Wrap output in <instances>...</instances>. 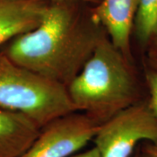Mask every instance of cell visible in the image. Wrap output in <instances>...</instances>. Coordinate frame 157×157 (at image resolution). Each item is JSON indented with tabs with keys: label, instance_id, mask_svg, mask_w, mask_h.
I'll return each instance as SVG.
<instances>
[{
	"label": "cell",
	"instance_id": "cell-1",
	"mask_svg": "<svg viewBox=\"0 0 157 157\" xmlns=\"http://www.w3.org/2000/svg\"><path fill=\"white\" fill-rule=\"evenodd\" d=\"M106 35L91 6L49 2L39 25L11 40L2 51L18 66L67 87Z\"/></svg>",
	"mask_w": 157,
	"mask_h": 157
},
{
	"label": "cell",
	"instance_id": "cell-2",
	"mask_svg": "<svg viewBox=\"0 0 157 157\" xmlns=\"http://www.w3.org/2000/svg\"><path fill=\"white\" fill-rule=\"evenodd\" d=\"M67 90L76 111L99 125L138 101V85L130 60L107 34Z\"/></svg>",
	"mask_w": 157,
	"mask_h": 157
},
{
	"label": "cell",
	"instance_id": "cell-3",
	"mask_svg": "<svg viewBox=\"0 0 157 157\" xmlns=\"http://www.w3.org/2000/svg\"><path fill=\"white\" fill-rule=\"evenodd\" d=\"M0 107L21 113L40 128L76 112L67 87L17 65L0 50Z\"/></svg>",
	"mask_w": 157,
	"mask_h": 157
},
{
	"label": "cell",
	"instance_id": "cell-4",
	"mask_svg": "<svg viewBox=\"0 0 157 157\" xmlns=\"http://www.w3.org/2000/svg\"><path fill=\"white\" fill-rule=\"evenodd\" d=\"M101 157H132L143 142L157 145V119L147 101H137L99 125L93 140Z\"/></svg>",
	"mask_w": 157,
	"mask_h": 157
},
{
	"label": "cell",
	"instance_id": "cell-5",
	"mask_svg": "<svg viewBox=\"0 0 157 157\" xmlns=\"http://www.w3.org/2000/svg\"><path fill=\"white\" fill-rule=\"evenodd\" d=\"M99 124L81 112L56 118L39 134L20 157H71L82 151L95 136Z\"/></svg>",
	"mask_w": 157,
	"mask_h": 157
},
{
	"label": "cell",
	"instance_id": "cell-6",
	"mask_svg": "<svg viewBox=\"0 0 157 157\" xmlns=\"http://www.w3.org/2000/svg\"><path fill=\"white\" fill-rule=\"evenodd\" d=\"M140 0H102L92 6V13L109 39L131 60V35Z\"/></svg>",
	"mask_w": 157,
	"mask_h": 157
},
{
	"label": "cell",
	"instance_id": "cell-7",
	"mask_svg": "<svg viewBox=\"0 0 157 157\" xmlns=\"http://www.w3.org/2000/svg\"><path fill=\"white\" fill-rule=\"evenodd\" d=\"M48 4L46 0H0V47L36 28Z\"/></svg>",
	"mask_w": 157,
	"mask_h": 157
},
{
	"label": "cell",
	"instance_id": "cell-8",
	"mask_svg": "<svg viewBox=\"0 0 157 157\" xmlns=\"http://www.w3.org/2000/svg\"><path fill=\"white\" fill-rule=\"evenodd\" d=\"M40 128L28 116L0 107V157L21 156Z\"/></svg>",
	"mask_w": 157,
	"mask_h": 157
},
{
	"label": "cell",
	"instance_id": "cell-9",
	"mask_svg": "<svg viewBox=\"0 0 157 157\" xmlns=\"http://www.w3.org/2000/svg\"><path fill=\"white\" fill-rule=\"evenodd\" d=\"M135 37L142 46L157 38V0H140L134 25Z\"/></svg>",
	"mask_w": 157,
	"mask_h": 157
},
{
	"label": "cell",
	"instance_id": "cell-10",
	"mask_svg": "<svg viewBox=\"0 0 157 157\" xmlns=\"http://www.w3.org/2000/svg\"><path fill=\"white\" fill-rule=\"evenodd\" d=\"M145 76L149 93V101L147 102L152 112L157 119V69L152 67L147 70Z\"/></svg>",
	"mask_w": 157,
	"mask_h": 157
},
{
	"label": "cell",
	"instance_id": "cell-11",
	"mask_svg": "<svg viewBox=\"0 0 157 157\" xmlns=\"http://www.w3.org/2000/svg\"><path fill=\"white\" fill-rule=\"evenodd\" d=\"M141 157H157V145L150 142H143L139 147Z\"/></svg>",
	"mask_w": 157,
	"mask_h": 157
},
{
	"label": "cell",
	"instance_id": "cell-12",
	"mask_svg": "<svg viewBox=\"0 0 157 157\" xmlns=\"http://www.w3.org/2000/svg\"><path fill=\"white\" fill-rule=\"evenodd\" d=\"M71 157H101L95 147H92L86 150L80 151Z\"/></svg>",
	"mask_w": 157,
	"mask_h": 157
},
{
	"label": "cell",
	"instance_id": "cell-13",
	"mask_svg": "<svg viewBox=\"0 0 157 157\" xmlns=\"http://www.w3.org/2000/svg\"><path fill=\"white\" fill-rule=\"evenodd\" d=\"M48 2H56V1H73V2H79L91 6H98L102 0H46Z\"/></svg>",
	"mask_w": 157,
	"mask_h": 157
},
{
	"label": "cell",
	"instance_id": "cell-14",
	"mask_svg": "<svg viewBox=\"0 0 157 157\" xmlns=\"http://www.w3.org/2000/svg\"><path fill=\"white\" fill-rule=\"evenodd\" d=\"M151 49H150V59H157V38L151 44Z\"/></svg>",
	"mask_w": 157,
	"mask_h": 157
},
{
	"label": "cell",
	"instance_id": "cell-15",
	"mask_svg": "<svg viewBox=\"0 0 157 157\" xmlns=\"http://www.w3.org/2000/svg\"><path fill=\"white\" fill-rule=\"evenodd\" d=\"M151 62H152V67L157 69V59H151Z\"/></svg>",
	"mask_w": 157,
	"mask_h": 157
},
{
	"label": "cell",
	"instance_id": "cell-16",
	"mask_svg": "<svg viewBox=\"0 0 157 157\" xmlns=\"http://www.w3.org/2000/svg\"><path fill=\"white\" fill-rule=\"evenodd\" d=\"M140 147V146H139ZM132 157H141V155H140V150H139V147H138V149L135 151V153L133 155V156Z\"/></svg>",
	"mask_w": 157,
	"mask_h": 157
}]
</instances>
